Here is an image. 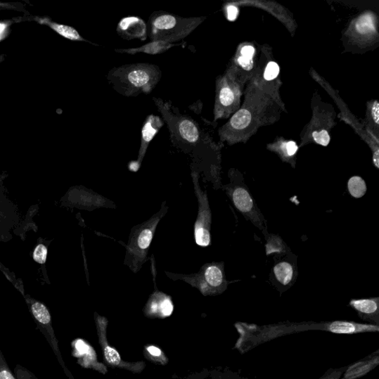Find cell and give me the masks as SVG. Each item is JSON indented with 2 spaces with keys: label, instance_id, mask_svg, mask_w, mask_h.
Segmentation results:
<instances>
[{
  "label": "cell",
  "instance_id": "obj_1",
  "mask_svg": "<svg viewBox=\"0 0 379 379\" xmlns=\"http://www.w3.org/2000/svg\"><path fill=\"white\" fill-rule=\"evenodd\" d=\"M153 101L169 131L174 146L191 158V172L203 173L204 181L212 182L215 190L221 189L220 167L210 162L199 124L190 116L181 114L171 101L157 97H153Z\"/></svg>",
  "mask_w": 379,
  "mask_h": 379
},
{
  "label": "cell",
  "instance_id": "obj_2",
  "mask_svg": "<svg viewBox=\"0 0 379 379\" xmlns=\"http://www.w3.org/2000/svg\"><path fill=\"white\" fill-rule=\"evenodd\" d=\"M162 75L157 65L134 63L111 68L107 79L109 85L120 95L135 97L150 94L158 85Z\"/></svg>",
  "mask_w": 379,
  "mask_h": 379
},
{
  "label": "cell",
  "instance_id": "obj_3",
  "mask_svg": "<svg viewBox=\"0 0 379 379\" xmlns=\"http://www.w3.org/2000/svg\"><path fill=\"white\" fill-rule=\"evenodd\" d=\"M234 326L240 334L234 349L240 351L242 354H245L259 345L280 338V337L301 332L320 330L321 322L287 321L278 323V324L259 326L238 321L236 323Z\"/></svg>",
  "mask_w": 379,
  "mask_h": 379
},
{
  "label": "cell",
  "instance_id": "obj_4",
  "mask_svg": "<svg viewBox=\"0 0 379 379\" xmlns=\"http://www.w3.org/2000/svg\"><path fill=\"white\" fill-rule=\"evenodd\" d=\"M169 207L163 202L160 210L146 221L137 224L131 229L128 245H126V254L124 264L130 270L138 273L143 264L149 259V248L160 221L166 215Z\"/></svg>",
  "mask_w": 379,
  "mask_h": 379
},
{
  "label": "cell",
  "instance_id": "obj_5",
  "mask_svg": "<svg viewBox=\"0 0 379 379\" xmlns=\"http://www.w3.org/2000/svg\"><path fill=\"white\" fill-rule=\"evenodd\" d=\"M205 18H181L166 11H154L148 21V36L151 41L175 44L188 37Z\"/></svg>",
  "mask_w": 379,
  "mask_h": 379
},
{
  "label": "cell",
  "instance_id": "obj_6",
  "mask_svg": "<svg viewBox=\"0 0 379 379\" xmlns=\"http://www.w3.org/2000/svg\"><path fill=\"white\" fill-rule=\"evenodd\" d=\"M174 281L181 280L198 289L205 297L218 296L226 291L230 284L224 272V262H210L202 266L198 273L179 274L165 272Z\"/></svg>",
  "mask_w": 379,
  "mask_h": 379
},
{
  "label": "cell",
  "instance_id": "obj_7",
  "mask_svg": "<svg viewBox=\"0 0 379 379\" xmlns=\"http://www.w3.org/2000/svg\"><path fill=\"white\" fill-rule=\"evenodd\" d=\"M230 184L222 186L235 207L243 217L260 231L265 229L266 219L245 184L243 176L235 172L229 173Z\"/></svg>",
  "mask_w": 379,
  "mask_h": 379
},
{
  "label": "cell",
  "instance_id": "obj_8",
  "mask_svg": "<svg viewBox=\"0 0 379 379\" xmlns=\"http://www.w3.org/2000/svg\"><path fill=\"white\" fill-rule=\"evenodd\" d=\"M25 301L27 306H29L30 311L34 319L37 328L44 335L66 376L68 379H75L72 372L66 367L63 359L59 342L53 328L52 318L48 307L44 303L30 297H25Z\"/></svg>",
  "mask_w": 379,
  "mask_h": 379
},
{
  "label": "cell",
  "instance_id": "obj_9",
  "mask_svg": "<svg viewBox=\"0 0 379 379\" xmlns=\"http://www.w3.org/2000/svg\"><path fill=\"white\" fill-rule=\"evenodd\" d=\"M198 173L191 172L194 193L198 202V215L194 224V238L196 245L206 248L212 244V214L207 191H203L200 184Z\"/></svg>",
  "mask_w": 379,
  "mask_h": 379
},
{
  "label": "cell",
  "instance_id": "obj_10",
  "mask_svg": "<svg viewBox=\"0 0 379 379\" xmlns=\"http://www.w3.org/2000/svg\"><path fill=\"white\" fill-rule=\"evenodd\" d=\"M96 327L100 345L102 348L105 362L112 368L129 371L133 373H142L146 367L144 361H125L122 360L117 349L111 347L107 338L108 320L97 313L94 314Z\"/></svg>",
  "mask_w": 379,
  "mask_h": 379
},
{
  "label": "cell",
  "instance_id": "obj_11",
  "mask_svg": "<svg viewBox=\"0 0 379 379\" xmlns=\"http://www.w3.org/2000/svg\"><path fill=\"white\" fill-rule=\"evenodd\" d=\"M65 198L68 205L89 210V212H93V210L103 207H117L113 201L83 186H76L70 190Z\"/></svg>",
  "mask_w": 379,
  "mask_h": 379
},
{
  "label": "cell",
  "instance_id": "obj_12",
  "mask_svg": "<svg viewBox=\"0 0 379 379\" xmlns=\"http://www.w3.org/2000/svg\"><path fill=\"white\" fill-rule=\"evenodd\" d=\"M19 220L18 210L6 198L2 182H0V243L10 240L11 231L18 226Z\"/></svg>",
  "mask_w": 379,
  "mask_h": 379
},
{
  "label": "cell",
  "instance_id": "obj_13",
  "mask_svg": "<svg viewBox=\"0 0 379 379\" xmlns=\"http://www.w3.org/2000/svg\"><path fill=\"white\" fill-rule=\"evenodd\" d=\"M165 124L161 117L150 115L146 117L141 131L138 158L134 162L133 171L136 172L141 167L150 143Z\"/></svg>",
  "mask_w": 379,
  "mask_h": 379
},
{
  "label": "cell",
  "instance_id": "obj_14",
  "mask_svg": "<svg viewBox=\"0 0 379 379\" xmlns=\"http://www.w3.org/2000/svg\"><path fill=\"white\" fill-rule=\"evenodd\" d=\"M174 309L172 297L155 287V290L150 295L143 311L148 318L165 319L172 315Z\"/></svg>",
  "mask_w": 379,
  "mask_h": 379
},
{
  "label": "cell",
  "instance_id": "obj_15",
  "mask_svg": "<svg viewBox=\"0 0 379 379\" xmlns=\"http://www.w3.org/2000/svg\"><path fill=\"white\" fill-rule=\"evenodd\" d=\"M321 331L335 334L354 335L379 332L378 326L368 324V323H359L345 320L321 321Z\"/></svg>",
  "mask_w": 379,
  "mask_h": 379
},
{
  "label": "cell",
  "instance_id": "obj_16",
  "mask_svg": "<svg viewBox=\"0 0 379 379\" xmlns=\"http://www.w3.org/2000/svg\"><path fill=\"white\" fill-rule=\"evenodd\" d=\"M73 356L84 368H90L101 373H106L105 365L97 360L94 348L85 340L77 339L72 343Z\"/></svg>",
  "mask_w": 379,
  "mask_h": 379
},
{
  "label": "cell",
  "instance_id": "obj_17",
  "mask_svg": "<svg viewBox=\"0 0 379 379\" xmlns=\"http://www.w3.org/2000/svg\"><path fill=\"white\" fill-rule=\"evenodd\" d=\"M116 31L117 34L124 40L146 41L148 38L147 24L139 17L124 18L119 22Z\"/></svg>",
  "mask_w": 379,
  "mask_h": 379
},
{
  "label": "cell",
  "instance_id": "obj_18",
  "mask_svg": "<svg viewBox=\"0 0 379 379\" xmlns=\"http://www.w3.org/2000/svg\"><path fill=\"white\" fill-rule=\"evenodd\" d=\"M349 306L357 313L358 316L368 324L379 326V298L352 300Z\"/></svg>",
  "mask_w": 379,
  "mask_h": 379
},
{
  "label": "cell",
  "instance_id": "obj_19",
  "mask_svg": "<svg viewBox=\"0 0 379 379\" xmlns=\"http://www.w3.org/2000/svg\"><path fill=\"white\" fill-rule=\"evenodd\" d=\"M273 278L281 292L285 291L290 288L297 278V266L290 260L284 259L278 262L273 269Z\"/></svg>",
  "mask_w": 379,
  "mask_h": 379
},
{
  "label": "cell",
  "instance_id": "obj_20",
  "mask_svg": "<svg viewBox=\"0 0 379 379\" xmlns=\"http://www.w3.org/2000/svg\"><path fill=\"white\" fill-rule=\"evenodd\" d=\"M379 364V349L364 359L351 364L340 379H359L366 375Z\"/></svg>",
  "mask_w": 379,
  "mask_h": 379
},
{
  "label": "cell",
  "instance_id": "obj_21",
  "mask_svg": "<svg viewBox=\"0 0 379 379\" xmlns=\"http://www.w3.org/2000/svg\"><path fill=\"white\" fill-rule=\"evenodd\" d=\"M180 44H172L165 43L162 41H151L150 43L139 48H132L128 49H115V52L119 53H127L131 55H135L137 53H146L150 55L161 54L175 47L179 46Z\"/></svg>",
  "mask_w": 379,
  "mask_h": 379
},
{
  "label": "cell",
  "instance_id": "obj_22",
  "mask_svg": "<svg viewBox=\"0 0 379 379\" xmlns=\"http://www.w3.org/2000/svg\"><path fill=\"white\" fill-rule=\"evenodd\" d=\"M37 21L40 25L50 27L56 33H58L67 39L77 41H86V43L93 44L91 41L84 39L73 27L52 22L49 18H37Z\"/></svg>",
  "mask_w": 379,
  "mask_h": 379
},
{
  "label": "cell",
  "instance_id": "obj_23",
  "mask_svg": "<svg viewBox=\"0 0 379 379\" xmlns=\"http://www.w3.org/2000/svg\"><path fill=\"white\" fill-rule=\"evenodd\" d=\"M266 238L265 245L266 255H285L290 252L287 244L278 235L269 233L266 229L262 231Z\"/></svg>",
  "mask_w": 379,
  "mask_h": 379
},
{
  "label": "cell",
  "instance_id": "obj_24",
  "mask_svg": "<svg viewBox=\"0 0 379 379\" xmlns=\"http://www.w3.org/2000/svg\"><path fill=\"white\" fill-rule=\"evenodd\" d=\"M347 189L354 198L360 199L367 193L368 187L361 177L355 176L348 180Z\"/></svg>",
  "mask_w": 379,
  "mask_h": 379
},
{
  "label": "cell",
  "instance_id": "obj_25",
  "mask_svg": "<svg viewBox=\"0 0 379 379\" xmlns=\"http://www.w3.org/2000/svg\"><path fill=\"white\" fill-rule=\"evenodd\" d=\"M144 356L153 363L165 365L168 363V359L163 351L158 347L154 345H147L144 348Z\"/></svg>",
  "mask_w": 379,
  "mask_h": 379
},
{
  "label": "cell",
  "instance_id": "obj_26",
  "mask_svg": "<svg viewBox=\"0 0 379 379\" xmlns=\"http://www.w3.org/2000/svg\"><path fill=\"white\" fill-rule=\"evenodd\" d=\"M251 121V115L248 110L241 109L231 118L230 124L236 130L240 131L246 129Z\"/></svg>",
  "mask_w": 379,
  "mask_h": 379
},
{
  "label": "cell",
  "instance_id": "obj_27",
  "mask_svg": "<svg viewBox=\"0 0 379 379\" xmlns=\"http://www.w3.org/2000/svg\"><path fill=\"white\" fill-rule=\"evenodd\" d=\"M235 101V95L231 87L224 85L219 88L218 92V103L219 106L228 108L231 106Z\"/></svg>",
  "mask_w": 379,
  "mask_h": 379
},
{
  "label": "cell",
  "instance_id": "obj_28",
  "mask_svg": "<svg viewBox=\"0 0 379 379\" xmlns=\"http://www.w3.org/2000/svg\"><path fill=\"white\" fill-rule=\"evenodd\" d=\"M0 379H18L10 369L1 349H0Z\"/></svg>",
  "mask_w": 379,
  "mask_h": 379
},
{
  "label": "cell",
  "instance_id": "obj_29",
  "mask_svg": "<svg viewBox=\"0 0 379 379\" xmlns=\"http://www.w3.org/2000/svg\"><path fill=\"white\" fill-rule=\"evenodd\" d=\"M48 249L44 244L38 245L34 250V260L39 264H45L47 259Z\"/></svg>",
  "mask_w": 379,
  "mask_h": 379
},
{
  "label": "cell",
  "instance_id": "obj_30",
  "mask_svg": "<svg viewBox=\"0 0 379 379\" xmlns=\"http://www.w3.org/2000/svg\"><path fill=\"white\" fill-rule=\"evenodd\" d=\"M298 146L296 143L290 141L286 144L281 146L280 150L282 151L283 155L285 158H291L296 155L298 151Z\"/></svg>",
  "mask_w": 379,
  "mask_h": 379
},
{
  "label": "cell",
  "instance_id": "obj_31",
  "mask_svg": "<svg viewBox=\"0 0 379 379\" xmlns=\"http://www.w3.org/2000/svg\"><path fill=\"white\" fill-rule=\"evenodd\" d=\"M280 68L278 64L274 62H270L266 67L264 77L268 81L273 80L277 77Z\"/></svg>",
  "mask_w": 379,
  "mask_h": 379
},
{
  "label": "cell",
  "instance_id": "obj_32",
  "mask_svg": "<svg viewBox=\"0 0 379 379\" xmlns=\"http://www.w3.org/2000/svg\"><path fill=\"white\" fill-rule=\"evenodd\" d=\"M314 141L322 146H328L330 142V136L328 132L326 130H322L320 132L315 131L313 133Z\"/></svg>",
  "mask_w": 379,
  "mask_h": 379
},
{
  "label": "cell",
  "instance_id": "obj_33",
  "mask_svg": "<svg viewBox=\"0 0 379 379\" xmlns=\"http://www.w3.org/2000/svg\"><path fill=\"white\" fill-rule=\"evenodd\" d=\"M13 373H15L18 379H38L32 371L24 368L20 364H17Z\"/></svg>",
  "mask_w": 379,
  "mask_h": 379
},
{
  "label": "cell",
  "instance_id": "obj_34",
  "mask_svg": "<svg viewBox=\"0 0 379 379\" xmlns=\"http://www.w3.org/2000/svg\"><path fill=\"white\" fill-rule=\"evenodd\" d=\"M346 369L347 366L339 368H330L319 379H340Z\"/></svg>",
  "mask_w": 379,
  "mask_h": 379
},
{
  "label": "cell",
  "instance_id": "obj_35",
  "mask_svg": "<svg viewBox=\"0 0 379 379\" xmlns=\"http://www.w3.org/2000/svg\"><path fill=\"white\" fill-rule=\"evenodd\" d=\"M238 63L246 71H250L252 68V65H254L252 60L243 58V56L238 58Z\"/></svg>",
  "mask_w": 379,
  "mask_h": 379
},
{
  "label": "cell",
  "instance_id": "obj_36",
  "mask_svg": "<svg viewBox=\"0 0 379 379\" xmlns=\"http://www.w3.org/2000/svg\"><path fill=\"white\" fill-rule=\"evenodd\" d=\"M241 53L243 58L252 60L255 53V49L252 46H245L243 48Z\"/></svg>",
  "mask_w": 379,
  "mask_h": 379
},
{
  "label": "cell",
  "instance_id": "obj_37",
  "mask_svg": "<svg viewBox=\"0 0 379 379\" xmlns=\"http://www.w3.org/2000/svg\"><path fill=\"white\" fill-rule=\"evenodd\" d=\"M8 25L6 22H0V41L7 37L9 31Z\"/></svg>",
  "mask_w": 379,
  "mask_h": 379
},
{
  "label": "cell",
  "instance_id": "obj_38",
  "mask_svg": "<svg viewBox=\"0 0 379 379\" xmlns=\"http://www.w3.org/2000/svg\"><path fill=\"white\" fill-rule=\"evenodd\" d=\"M228 11V19L230 21H234L238 15V10L234 6H230L227 8Z\"/></svg>",
  "mask_w": 379,
  "mask_h": 379
},
{
  "label": "cell",
  "instance_id": "obj_39",
  "mask_svg": "<svg viewBox=\"0 0 379 379\" xmlns=\"http://www.w3.org/2000/svg\"><path fill=\"white\" fill-rule=\"evenodd\" d=\"M373 119L375 122L378 124L379 123V104L378 101H375L372 107L371 111Z\"/></svg>",
  "mask_w": 379,
  "mask_h": 379
},
{
  "label": "cell",
  "instance_id": "obj_40",
  "mask_svg": "<svg viewBox=\"0 0 379 379\" xmlns=\"http://www.w3.org/2000/svg\"><path fill=\"white\" fill-rule=\"evenodd\" d=\"M373 163L375 165V167L377 168V169H378L379 168V150L378 149H376L375 152L373 153Z\"/></svg>",
  "mask_w": 379,
  "mask_h": 379
},
{
  "label": "cell",
  "instance_id": "obj_41",
  "mask_svg": "<svg viewBox=\"0 0 379 379\" xmlns=\"http://www.w3.org/2000/svg\"><path fill=\"white\" fill-rule=\"evenodd\" d=\"M363 24H365V23H364L363 20L361 19V20H359V22L358 23L357 26H361V25H364ZM365 26H367V25H365ZM371 30H373V25H372V24H369V23H368V30H367V29H364L362 33H367V32H370V31L372 32Z\"/></svg>",
  "mask_w": 379,
  "mask_h": 379
},
{
  "label": "cell",
  "instance_id": "obj_42",
  "mask_svg": "<svg viewBox=\"0 0 379 379\" xmlns=\"http://www.w3.org/2000/svg\"><path fill=\"white\" fill-rule=\"evenodd\" d=\"M5 60V56L4 55H0V63H2Z\"/></svg>",
  "mask_w": 379,
  "mask_h": 379
}]
</instances>
